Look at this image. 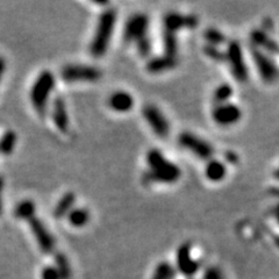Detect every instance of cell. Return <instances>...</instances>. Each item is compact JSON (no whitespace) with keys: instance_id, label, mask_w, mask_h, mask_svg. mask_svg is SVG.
<instances>
[{"instance_id":"1","label":"cell","mask_w":279,"mask_h":279,"mask_svg":"<svg viewBox=\"0 0 279 279\" xmlns=\"http://www.w3.org/2000/svg\"><path fill=\"white\" fill-rule=\"evenodd\" d=\"M148 170L143 173L147 184H172L180 178L181 170L178 166L166 158L158 149H150L146 155Z\"/></svg>"},{"instance_id":"2","label":"cell","mask_w":279,"mask_h":279,"mask_svg":"<svg viewBox=\"0 0 279 279\" xmlns=\"http://www.w3.org/2000/svg\"><path fill=\"white\" fill-rule=\"evenodd\" d=\"M117 25V11L114 8L104 11L97 24L96 33L90 44V53L95 58H101L107 53Z\"/></svg>"},{"instance_id":"3","label":"cell","mask_w":279,"mask_h":279,"mask_svg":"<svg viewBox=\"0 0 279 279\" xmlns=\"http://www.w3.org/2000/svg\"><path fill=\"white\" fill-rule=\"evenodd\" d=\"M55 87V77L50 71H43L37 77L31 91V100L34 108L40 115H43L48 105L50 93Z\"/></svg>"},{"instance_id":"4","label":"cell","mask_w":279,"mask_h":279,"mask_svg":"<svg viewBox=\"0 0 279 279\" xmlns=\"http://www.w3.org/2000/svg\"><path fill=\"white\" fill-rule=\"evenodd\" d=\"M178 143L181 148H184L185 150L190 151V153H192L194 156H197L198 158L202 160H210L213 157V147L205 141L204 138L197 136L193 133H181L178 137Z\"/></svg>"},{"instance_id":"5","label":"cell","mask_w":279,"mask_h":279,"mask_svg":"<svg viewBox=\"0 0 279 279\" xmlns=\"http://www.w3.org/2000/svg\"><path fill=\"white\" fill-rule=\"evenodd\" d=\"M226 61L229 64L232 77L239 82H246L248 79V67L244 61L243 50L238 41H230L227 46Z\"/></svg>"},{"instance_id":"6","label":"cell","mask_w":279,"mask_h":279,"mask_svg":"<svg viewBox=\"0 0 279 279\" xmlns=\"http://www.w3.org/2000/svg\"><path fill=\"white\" fill-rule=\"evenodd\" d=\"M101 71L96 66L70 64L63 67L61 77L65 82H97L101 78Z\"/></svg>"},{"instance_id":"7","label":"cell","mask_w":279,"mask_h":279,"mask_svg":"<svg viewBox=\"0 0 279 279\" xmlns=\"http://www.w3.org/2000/svg\"><path fill=\"white\" fill-rule=\"evenodd\" d=\"M150 20L148 15L136 13L127 20L124 31V40L127 43H136L140 40L147 37Z\"/></svg>"},{"instance_id":"8","label":"cell","mask_w":279,"mask_h":279,"mask_svg":"<svg viewBox=\"0 0 279 279\" xmlns=\"http://www.w3.org/2000/svg\"><path fill=\"white\" fill-rule=\"evenodd\" d=\"M251 55L256 69L259 71L260 77L263 79V82L268 84L276 82L279 77V70L272 58L264 52L256 48L251 50Z\"/></svg>"},{"instance_id":"9","label":"cell","mask_w":279,"mask_h":279,"mask_svg":"<svg viewBox=\"0 0 279 279\" xmlns=\"http://www.w3.org/2000/svg\"><path fill=\"white\" fill-rule=\"evenodd\" d=\"M142 114L147 124L157 136L164 138L170 134V124L157 106L146 105L142 109Z\"/></svg>"},{"instance_id":"10","label":"cell","mask_w":279,"mask_h":279,"mask_svg":"<svg viewBox=\"0 0 279 279\" xmlns=\"http://www.w3.org/2000/svg\"><path fill=\"white\" fill-rule=\"evenodd\" d=\"M241 117H242V112H241L238 105L226 103L222 105H215V107L212 111V118L215 124L222 127H228L238 124Z\"/></svg>"},{"instance_id":"11","label":"cell","mask_w":279,"mask_h":279,"mask_svg":"<svg viewBox=\"0 0 279 279\" xmlns=\"http://www.w3.org/2000/svg\"><path fill=\"white\" fill-rule=\"evenodd\" d=\"M176 260L178 271L186 277H191L196 274L200 268V264L192 257L191 243L181 244L177 250Z\"/></svg>"},{"instance_id":"12","label":"cell","mask_w":279,"mask_h":279,"mask_svg":"<svg viewBox=\"0 0 279 279\" xmlns=\"http://www.w3.org/2000/svg\"><path fill=\"white\" fill-rule=\"evenodd\" d=\"M199 20L196 15H184L176 12H170L163 19V31L177 33L180 29H193L198 26Z\"/></svg>"},{"instance_id":"13","label":"cell","mask_w":279,"mask_h":279,"mask_svg":"<svg viewBox=\"0 0 279 279\" xmlns=\"http://www.w3.org/2000/svg\"><path fill=\"white\" fill-rule=\"evenodd\" d=\"M29 226H31V229L34 236H35L37 243H39L41 250L44 253H52L54 251V239L49 234V231L46 230L41 220L35 217L32 218L29 220Z\"/></svg>"},{"instance_id":"14","label":"cell","mask_w":279,"mask_h":279,"mask_svg":"<svg viewBox=\"0 0 279 279\" xmlns=\"http://www.w3.org/2000/svg\"><path fill=\"white\" fill-rule=\"evenodd\" d=\"M53 120L55 126L62 133H67L69 130V117L66 112V105L62 97H56L53 103Z\"/></svg>"},{"instance_id":"15","label":"cell","mask_w":279,"mask_h":279,"mask_svg":"<svg viewBox=\"0 0 279 279\" xmlns=\"http://www.w3.org/2000/svg\"><path fill=\"white\" fill-rule=\"evenodd\" d=\"M108 106L118 113H127L134 107V98L126 91H115L109 96Z\"/></svg>"},{"instance_id":"16","label":"cell","mask_w":279,"mask_h":279,"mask_svg":"<svg viewBox=\"0 0 279 279\" xmlns=\"http://www.w3.org/2000/svg\"><path fill=\"white\" fill-rule=\"evenodd\" d=\"M250 41L255 48L264 49L266 53L270 54H278L279 53V45L273 41L271 37L268 35V33L263 29H253L250 33ZM260 49V50H261Z\"/></svg>"},{"instance_id":"17","label":"cell","mask_w":279,"mask_h":279,"mask_svg":"<svg viewBox=\"0 0 279 279\" xmlns=\"http://www.w3.org/2000/svg\"><path fill=\"white\" fill-rule=\"evenodd\" d=\"M178 64V61H177V57L169 56V55H160V56L153 57L151 60L148 62L147 64V70L149 71L150 74H162L166 73V71L172 70L173 67H176Z\"/></svg>"},{"instance_id":"18","label":"cell","mask_w":279,"mask_h":279,"mask_svg":"<svg viewBox=\"0 0 279 279\" xmlns=\"http://www.w3.org/2000/svg\"><path fill=\"white\" fill-rule=\"evenodd\" d=\"M226 166L218 159H210L205 168L206 178L211 181H214V183L221 181L226 177Z\"/></svg>"},{"instance_id":"19","label":"cell","mask_w":279,"mask_h":279,"mask_svg":"<svg viewBox=\"0 0 279 279\" xmlns=\"http://www.w3.org/2000/svg\"><path fill=\"white\" fill-rule=\"evenodd\" d=\"M76 202V196L73 192H67L63 196L60 201L57 202V205L55 206L53 215L55 219H62L64 218L65 215L69 214L73 210V206Z\"/></svg>"},{"instance_id":"20","label":"cell","mask_w":279,"mask_h":279,"mask_svg":"<svg viewBox=\"0 0 279 279\" xmlns=\"http://www.w3.org/2000/svg\"><path fill=\"white\" fill-rule=\"evenodd\" d=\"M67 219L71 226L76 228L84 227L90 220V213L86 208H75L71 210V212L67 214Z\"/></svg>"},{"instance_id":"21","label":"cell","mask_w":279,"mask_h":279,"mask_svg":"<svg viewBox=\"0 0 279 279\" xmlns=\"http://www.w3.org/2000/svg\"><path fill=\"white\" fill-rule=\"evenodd\" d=\"M163 49L166 55L177 57V53H178V40H177L175 33L163 31Z\"/></svg>"},{"instance_id":"22","label":"cell","mask_w":279,"mask_h":279,"mask_svg":"<svg viewBox=\"0 0 279 279\" xmlns=\"http://www.w3.org/2000/svg\"><path fill=\"white\" fill-rule=\"evenodd\" d=\"M35 204L32 200H24L16 205L14 210L15 218L21 220H31L35 214Z\"/></svg>"},{"instance_id":"23","label":"cell","mask_w":279,"mask_h":279,"mask_svg":"<svg viewBox=\"0 0 279 279\" xmlns=\"http://www.w3.org/2000/svg\"><path fill=\"white\" fill-rule=\"evenodd\" d=\"M232 87L229 85V84H221L219 85L213 93V101L215 105H222L228 103V100L230 99V97L232 96Z\"/></svg>"},{"instance_id":"24","label":"cell","mask_w":279,"mask_h":279,"mask_svg":"<svg viewBox=\"0 0 279 279\" xmlns=\"http://www.w3.org/2000/svg\"><path fill=\"white\" fill-rule=\"evenodd\" d=\"M16 142V134L13 130H7L0 138V154L11 155L13 153L14 146Z\"/></svg>"},{"instance_id":"25","label":"cell","mask_w":279,"mask_h":279,"mask_svg":"<svg viewBox=\"0 0 279 279\" xmlns=\"http://www.w3.org/2000/svg\"><path fill=\"white\" fill-rule=\"evenodd\" d=\"M176 270L168 262H162L156 266L155 271L151 276V279H173Z\"/></svg>"},{"instance_id":"26","label":"cell","mask_w":279,"mask_h":279,"mask_svg":"<svg viewBox=\"0 0 279 279\" xmlns=\"http://www.w3.org/2000/svg\"><path fill=\"white\" fill-rule=\"evenodd\" d=\"M55 263H56L55 268H56L58 274H60V279H70L71 269L65 255H63V253H57V255L55 256Z\"/></svg>"},{"instance_id":"27","label":"cell","mask_w":279,"mask_h":279,"mask_svg":"<svg viewBox=\"0 0 279 279\" xmlns=\"http://www.w3.org/2000/svg\"><path fill=\"white\" fill-rule=\"evenodd\" d=\"M204 36L207 40V42H208V45L218 46L226 42V36L217 28L211 27L208 29H206V32L204 33Z\"/></svg>"},{"instance_id":"28","label":"cell","mask_w":279,"mask_h":279,"mask_svg":"<svg viewBox=\"0 0 279 279\" xmlns=\"http://www.w3.org/2000/svg\"><path fill=\"white\" fill-rule=\"evenodd\" d=\"M204 53L207 57L215 62H223L226 61V54L219 49V46L214 45H206L204 48Z\"/></svg>"},{"instance_id":"29","label":"cell","mask_w":279,"mask_h":279,"mask_svg":"<svg viewBox=\"0 0 279 279\" xmlns=\"http://www.w3.org/2000/svg\"><path fill=\"white\" fill-rule=\"evenodd\" d=\"M136 49H137V53L141 55V56L143 57L148 56L151 52V41L149 37L147 36L145 37V39L136 42Z\"/></svg>"},{"instance_id":"30","label":"cell","mask_w":279,"mask_h":279,"mask_svg":"<svg viewBox=\"0 0 279 279\" xmlns=\"http://www.w3.org/2000/svg\"><path fill=\"white\" fill-rule=\"evenodd\" d=\"M42 279H60L57 270L55 266H45L41 273Z\"/></svg>"},{"instance_id":"31","label":"cell","mask_w":279,"mask_h":279,"mask_svg":"<svg viewBox=\"0 0 279 279\" xmlns=\"http://www.w3.org/2000/svg\"><path fill=\"white\" fill-rule=\"evenodd\" d=\"M204 279H225L222 276L221 271L215 266H210V268L206 269L204 273Z\"/></svg>"},{"instance_id":"32","label":"cell","mask_w":279,"mask_h":279,"mask_svg":"<svg viewBox=\"0 0 279 279\" xmlns=\"http://www.w3.org/2000/svg\"><path fill=\"white\" fill-rule=\"evenodd\" d=\"M225 156H226V159L229 163H236V162H238V156H236L235 153H232V151H227V153L225 154Z\"/></svg>"},{"instance_id":"33","label":"cell","mask_w":279,"mask_h":279,"mask_svg":"<svg viewBox=\"0 0 279 279\" xmlns=\"http://www.w3.org/2000/svg\"><path fill=\"white\" fill-rule=\"evenodd\" d=\"M3 191H4V177L0 175V215L3 214Z\"/></svg>"},{"instance_id":"34","label":"cell","mask_w":279,"mask_h":279,"mask_svg":"<svg viewBox=\"0 0 279 279\" xmlns=\"http://www.w3.org/2000/svg\"><path fill=\"white\" fill-rule=\"evenodd\" d=\"M4 71H5V61H4V58L0 57V79L3 77Z\"/></svg>"},{"instance_id":"35","label":"cell","mask_w":279,"mask_h":279,"mask_svg":"<svg viewBox=\"0 0 279 279\" xmlns=\"http://www.w3.org/2000/svg\"><path fill=\"white\" fill-rule=\"evenodd\" d=\"M274 215H276V218H277V220H278V222H279V205L276 207V211H274ZM276 243H277V246L279 247V238L277 239V241H276Z\"/></svg>"},{"instance_id":"36","label":"cell","mask_w":279,"mask_h":279,"mask_svg":"<svg viewBox=\"0 0 279 279\" xmlns=\"http://www.w3.org/2000/svg\"><path fill=\"white\" fill-rule=\"evenodd\" d=\"M274 177H276V178L279 180V168L277 169L276 171H274Z\"/></svg>"}]
</instances>
